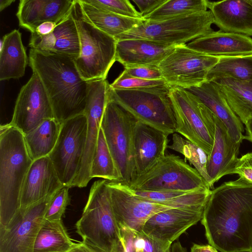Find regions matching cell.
<instances>
[{"label": "cell", "mask_w": 252, "mask_h": 252, "mask_svg": "<svg viewBox=\"0 0 252 252\" xmlns=\"http://www.w3.org/2000/svg\"><path fill=\"white\" fill-rule=\"evenodd\" d=\"M90 177L92 179L97 177L110 181H121L120 174L101 128L92 162Z\"/></svg>", "instance_id": "cell-32"}, {"label": "cell", "mask_w": 252, "mask_h": 252, "mask_svg": "<svg viewBox=\"0 0 252 252\" xmlns=\"http://www.w3.org/2000/svg\"><path fill=\"white\" fill-rule=\"evenodd\" d=\"M126 74L139 78L155 80L163 79L162 73L157 66L141 65L125 67Z\"/></svg>", "instance_id": "cell-41"}, {"label": "cell", "mask_w": 252, "mask_h": 252, "mask_svg": "<svg viewBox=\"0 0 252 252\" xmlns=\"http://www.w3.org/2000/svg\"><path fill=\"white\" fill-rule=\"evenodd\" d=\"M85 17L95 27L115 38L140 25L144 19L113 14L96 7L85 0H79Z\"/></svg>", "instance_id": "cell-26"}, {"label": "cell", "mask_w": 252, "mask_h": 252, "mask_svg": "<svg viewBox=\"0 0 252 252\" xmlns=\"http://www.w3.org/2000/svg\"><path fill=\"white\" fill-rule=\"evenodd\" d=\"M29 61L41 81L58 122L85 114L88 81L81 77L73 59L31 48Z\"/></svg>", "instance_id": "cell-2"}, {"label": "cell", "mask_w": 252, "mask_h": 252, "mask_svg": "<svg viewBox=\"0 0 252 252\" xmlns=\"http://www.w3.org/2000/svg\"><path fill=\"white\" fill-rule=\"evenodd\" d=\"M248 0L251 4V5H252V0Z\"/></svg>", "instance_id": "cell-53"}, {"label": "cell", "mask_w": 252, "mask_h": 252, "mask_svg": "<svg viewBox=\"0 0 252 252\" xmlns=\"http://www.w3.org/2000/svg\"><path fill=\"white\" fill-rule=\"evenodd\" d=\"M186 90L195 95L209 108L225 126L232 139L241 144L244 139L243 123L230 108L216 82L206 81Z\"/></svg>", "instance_id": "cell-24"}, {"label": "cell", "mask_w": 252, "mask_h": 252, "mask_svg": "<svg viewBox=\"0 0 252 252\" xmlns=\"http://www.w3.org/2000/svg\"><path fill=\"white\" fill-rule=\"evenodd\" d=\"M57 24L52 22H45L39 25L36 29L35 32L40 35H47L53 32Z\"/></svg>", "instance_id": "cell-45"}, {"label": "cell", "mask_w": 252, "mask_h": 252, "mask_svg": "<svg viewBox=\"0 0 252 252\" xmlns=\"http://www.w3.org/2000/svg\"><path fill=\"white\" fill-rule=\"evenodd\" d=\"M126 185L132 189L145 191L190 192L210 189L195 168L174 154H165L149 170Z\"/></svg>", "instance_id": "cell-11"}, {"label": "cell", "mask_w": 252, "mask_h": 252, "mask_svg": "<svg viewBox=\"0 0 252 252\" xmlns=\"http://www.w3.org/2000/svg\"><path fill=\"white\" fill-rule=\"evenodd\" d=\"M207 0H167L143 19L158 21L180 15L207 11Z\"/></svg>", "instance_id": "cell-33"}, {"label": "cell", "mask_w": 252, "mask_h": 252, "mask_svg": "<svg viewBox=\"0 0 252 252\" xmlns=\"http://www.w3.org/2000/svg\"><path fill=\"white\" fill-rule=\"evenodd\" d=\"M65 252H87L82 241L76 243L70 249Z\"/></svg>", "instance_id": "cell-50"}, {"label": "cell", "mask_w": 252, "mask_h": 252, "mask_svg": "<svg viewBox=\"0 0 252 252\" xmlns=\"http://www.w3.org/2000/svg\"><path fill=\"white\" fill-rule=\"evenodd\" d=\"M82 242L87 252H108L88 240H83Z\"/></svg>", "instance_id": "cell-47"}, {"label": "cell", "mask_w": 252, "mask_h": 252, "mask_svg": "<svg viewBox=\"0 0 252 252\" xmlns=\"http://www.w3.org/2000/svg\"><path fill=\"white\" fill-rule=\"evenodd\" d=\"M46 0H21L16 14L19 26L29 30L32 33L35 32L40 24L43 8Z\"/></svg>", "instance_id": "cell-35"}, {"label": "cell", "mask_w": 252, "mask_h": 252, "mask_svg": "<svg viewBox=\"0 0 252 252\" xmlns=\"http://www.w3.org/2000/svg\"><path fill=\"white\" fill-rule=\"evenodd\" d=\"M190 252H218V251L209 244L202 245L194 244L191 248Z\"/></svg>", "instance_id": "cell-46"}, {"label": "cell", "mask_w": 252, "mask_h": 252, "mask_svg": "<svg viewBox=\"0 0 252 252\" xmlns=\"http://www.w3.org/2000/svg\"><path fill=\"white\" fill-rule=\"evenodd\" d=\"M246 135L244 139H246L252 143V118L249 120L245 124Z\"/></svg>", "instance_id": "cell-48"}, {"label": "cell", "mask_w": 252, "mask_h": 252, "mask_svg": "<svg viewBox=\"0 0 252 252\" xmlns=\"http://www.w3.org/2000/svg\"><path fill=\"white\" fill-rule=\"evenodd\" d=\"M61 125L55 118L48 119L24 134L28 152L33 160L49 156L57 141Z\"/></svg>", "instance_id": "cell-27"}, {"label": "cell", "mask_w": 252, "mask_h": 252, "mask_svg": "<svg viewBox=\"0 0 252 252\" xmlns=\"http://www.w3.org/2000/svg\"><path fill=\"white\" fill-rule=\"evenodd\" d=\"M171 252H187V250L184 248L180 242L176 241L171 246Z\"/></svg>", "instance_id": "cell-49"}, {"label": "cell", "mask_w": 252, "mask_h": 252, "mask_svg": "<svg viewBox=\"0 0 252 252\" xmlns=\"http://www.w3.org/2000/svg\"><path fill=\"white\" fill-rule=\"evenodd\" d=\"M215 121L214 144L206 167L210 189L222 177L230 175L241 145L232 139L225 126L216 115Z\"/></svg>", "instance_id": "cell-20"}, {"label": "cell", "mask_w": 252, "mask_h": 252, "mask_svg": "<svg viewBox=\"0 0 252 252\" xmlns=\"http://www.w3.org/2000/svg\"><path fill=\"white\" fill-rule=\"evenodd\" d=\"M216 82L233 111L244 124L252 118V91L242 81L232 79Z\"/></svg>", "instance_id": "cell-29"}, {"label": "cell", "mask_w": 252, "mask_h": 252, "mask_svg": "<svg viewBox=\"0 0 252 252\" xmlns=\"http://www.w3.org/2000/svg\"><path fill=\"white\" fill-rule=\"evenodd\" d=\"M107 185L118 224L139 232L142 231L146 222L158 212L174 208L205 205L211 191L203 189L190 192L178 200L161 203L133 195L116 181L107 180Z\"/></svg>", "instance_id": "cell-7"}, {"label": "cell", "mask_w": 252, "mask_h": 252, "mask_svg": "<svg viewBox=\"0 0 252 252\" xmlns=\"http://www.w3.org/2000/svg\"><path fill=\"white\" fill-rule=\"evenodd\" d=\"M74 1L75 0H46L40 24L45 22L57 24L71 12Z\"/></svg>", "instance_id": "cell-37"}, {"label": "cell", "mask_w": 252, "mask_h": 252, "mask_svg": "<svg viewBox=\"0 0 252 252\" xmlns=\"http://www.w3.org/2000/svg\"><path fill=\"white\" fill-rule=\"evenodd\" d=\"M53 118L55 117L49 97L40 78L32 72L18 94L9 124L25 134L44 120Z\"/></svg>", "instance_id": "cell-16"}, {"label": "cell", "mask_w": 252, "mask_h": 252, "mask_svg": "<svg viewBox=\"0 0 252 252\" xmlns=\"http://www.w3.org/2000/svg\"><path fill=\"white\" fill-rule=\"evenodd\" d=\"M28 59L21 33L18 30L4 35L0 41V80L23 76L29 63Z\"/></svg>", "instance_id": "cell-25"}, {"label": "cell", "mask_w": 252, "mask_h": 252, "mask_svg": "<svg viewBox=\"0 0 252 252\" xmlns=\"http://www.w3.org/2000/svg\"><path fill=\"white\" fill-rule=\"evenodd\" d=\"M214 17L210 10L158 21L144 20L116 39H145L173 46L186 44L214 32Z\"/></svg>", "instance_id": "cell-8"}, {"label": "cell", "mask_w": 252, "mask_h": 252, "mask_svg": "<svg viewBox=\"0 0 252 252\" xmlns=\"http://www.w3.org/2000/svg\"><path fill=\"white\" fill-rule=\"evenodd\" d=\"M207 4L220 31L252 36V5L248 0H208Z\"/></svg>", "instance_id": "cell-23"}, {"label": "cell", "mask_w": 252, "mask_h": 252, "mask_svg": "<svg viewBox=\"0 0 252 252\" xmlns=\"http://www.w3.org/2000/svg\"><path fill=\"white\" fill-rule=\"evenodd\" d=\"M236 174L252 184V152L238 158L230 174Z\"/></svg>", "instance_id": "cell-42"}, {"label": "cell", "mask_w": 252, "mask_h": 252, "mask_svg": "<svg viewBox=\"0 0 252 252\" xmlns=\"http://www.w3.org/2000/svg\"><path fill=\"white\" fill-rule=\"evenodd\" d=\"M54 193L24 210L19 209L7 224L0 228V252H33Z\"/></svg>", "instance_id": "cell-14"}, {"label": "cell", "mask_w": 252, "mask_h": 252, "mask_svg": "<svg viewBox=\"0 0 252 252\" xmlns=\"http://www.w3.org/2000/svg\"><path fill=\"white\" fill-rule=\"evenodd\" d=\"M201 222L209 245L220 252L252 249V184L241 177L211 190Z\"/></svg>", "instance_id": "cell-1"}, {"label": "cell", "mask_w": 252, "mask_h": 252, "mask_svg": "<svg viewBox=\"0 0 252 252\" xmlns=\"http://www.w3.org/2000/svg\"><path fill=\"white\" fill-rule=\"evenodd\" d=\"M167 0H132L140 10L143 18L153 12Z\"/></svg>", "instance_id": "cell-44"}, {"label": "cell", "mask_w": 252, "mask_h": 252, "mask_svg": "<svg viewBox=\"0 0 252 252\" xmlns=\"http://www.w3.org/2000/svg\"><path fill=\"white\" fill-rule=\"evenodd\" d=\"M136 121L108 96L101 128L120 174V182L127 185L137 176L133 146V128Z\"/></svg>", "instance_id": "cell-10"}, {"label": "cell", "mask_w": 252, "mask_h": 252, "mask_svg": "<svg viewBox=\"0 0 252 252\" xmlns=\"http://www.w3.org/2000/svg\"><path fill=\"white\" fill-rule=\"evenodd\" d=\"M219 58L218 63L209 71L206 81L224 79L244 82L252 81V55Z\"/></svg>", "instance_id": "cell-30"}, {"label": "cell", "mask_w": 252, "mask_h": 252, "mask_svg": "<svg viewBox=\"0 0 252 252\" xmlns=\"http://www.w3.org/2000/svg\"><path fill=\"white\" fill-rule=\"evenodd\" d=\"M247 84V86L248 87V88L251 90L252 91V81L251 82H247L246 83Z\"/></svg>", "instance_id": "cell-52"}, {"label": "cell", "mask_w": 252, "mask_h": 252, "mask_svg": "<svg viewBox=\"0 0 252 252\" xmlns=\"http://www.w3.org/2000/svg\"><path fill=\"white\" fill-rule=\"evenodd\" d=\"M49 156L33 160L21 191L20 210H24L63 187Z\"/></svg>", "instance_id": "cell-18"}, {"label": "cell", "mask_w": 252, "mask_h": 252, "mask_svg": "<svg viewBox=\"0 0 252 252\" xmlns=\"http://www.w3.org/2000/svg\"><path fill=\"white\" fill-rule=\"evenodd\" d=\"M91 5L109 12L124 17L143 19L140 12L127 0H85Z\"/></svg>", "instance_id": "cell-36"}, {"label": "cell", "mask_w": 252, "mask_h": 252, "mask_svg": "<svg viewBox=\"0 0 252 252\" xmlns=\"http://www.w3.org/2000/svg\"><path fill=\"white\" fill-rule=\"evenodd\" d=\"M75 227L82 240H88L108 252H124L106 180H97L93 183Z\"/></svg>", "instance_id": "cell-4"}, {"label": "cell", "mask_w": 252, "mask_h": 252, "mask_svg": "<svg viewBox=\"0 0 252 252\" xmlns=\"http://www.w3.org/2000/svg\"><path fill=\"white\" fill-rule=\"evenodd\" d=\"M168 136L159 129L136 121L133 146L137 176L149 170L164 157L168 146Z\"/></svg>", "instance_id": "cell-19"}, {"label": "cell", "mask_w": 252, "mask_h": 252, "mask_svg": "<svg viewBox=\"0 0 252 252\" xmlns=\"http://www.w3.org/2000/svg\"><path fill=\"white\" fill-rule=\"evenodd\" d=\"M14 1L15 0H0V11H2Z\"/></svg>", "instance_id": "cell-51"}, {"label": "cell", "mask_w": 252, "mask_h": 252, "mask_svg": "<svg viewBox=\"0 0 252 252\" xmlns=\"http://www.w3.org/2000/svg\"><path fill=\"white\" fill-rule=\"evenodd\" d=\"M172 141L167 148L182 154L185 160L194 166L210 188L206 169L208 155L199 147L176 132L173 134Z\"/></svg>", "instance_id": "cell-34"}, {"label": "cell", "mask_w": 252, "mask_h": 252, "mask_svg": "<svg viewBox=\"0 0 252 252\" xmlns=\"http://www.w3.org/2000/svg\"><path fill=\"white\" fill-rule=\"evenodd\" d=\"M118 225L124 248V252H143L142 250L138 248L135 244L133 230L121 224H118Z\"/></svg>", "instance_id": "cell-43"}, {"label": "cell", "mask_w": 252, "mask_h": 252, "mask_svg": "<svg viewBox=\"0 0 252 252\" xmlns=\"http://www.w3.org/2000/svg\"><path fill=\"white\" fill-rule=\"evenodd\" d=\"M176 132L201 148L208 156L214 141L215 115L187 90L171 87Z\"/></svg>", "instance_id": "cell-9"}, {"label": "cell", "mask_w": 252, "mask_h": 252, "mask_svg": "<svg viewBox=\"0 0 252 252\" xmlns=\"http://www.w3.org/2000/svg\"><path fill=\"white\" fill-rule=\"evenodd\" d=\"M0 228L5 227L20 208L21 191L33 161L24 134L7 124L0 130Z\"/></svg>", "instance_id": "cell-3"}, {"label": "cell", "mask_w": 252, "mask_h": 252, "mask_svg": "<svg viewBox=\"0 0 252 252\" xmlns=\"http://www.w3.org/2000/svg\"><path fill=\"white\" fill-rule=\"evenodd\" d=\"M116 40L115 60L125 67L141 65L158 66L176 47L145 39Z\"/></svg>", "instance_id": "cell-21"}, {"label": "cell", "mask_w": 252, "mask_h": 252, "mask_svg": "<svg viewBox=\"0 0 252 252\" xmlns=\"http://www.w3.org/2000/svg\"><path fill=\"white\" fill-rule=\"evenodd\" d=\"M85 114L64 122L56 144L49 155L58 178L64 186L73 187L80 171L86 141Z\"/></svg>", "instance_id": "cell-12"}, {"label": "cell", "mask_w": 252, "mask_h": 252, "mask_svg": "<svg viewBox=\"0 0 252 252\" xmlns=\"http://www.w3.org/2000/svg\"><path fill=\"white\" fill-rule=\"evenodd\" d=\"M71 13L79 36L80 53L74 62L81 77L87 81L106 79L116 62V39L85 17L79 0H75Z\"/></svg>", "instance_id": "cell-6"}, {"label": "cell", "mask_w": 252, "mask_h": 252, "mask_svg": "<svg viewBox=\"0 0 252 252\" xmlns=\"http://www.w3.org/2000/svg\"><path fill=\"white\" fill-rule=\"evenodd\" d=\"M109 87L110 84L106 79L88 81L84 114L87 119L86 141L80 171L73 187L85 188L92 179L90 177L91 167L107 101Z\"/></svg>", "instance_id": "cell-15"}, {"label": "cell", "mask_w": 252, "mask_h": 252, "mask_svg": "<svg viewBox=\"0 0 252 252\" xmlns=\"http://www.w3.org/2000/svg\"><path fill=\"white\" fill-rule=\"evenodd\" d=\"M169 85L130 90H113L108 98L136 121L169 135L176 132V123Z\"/></svg>", "instance_id": "cell-5"}, {"label": "cell", "mask_w": 252, "mask_h": 252, "mask_svg": "<svg viewBox=\"0 0 252 252\" xmlns=\"http://www.w3.org/2000/svg\"><path fill=\"white\" fill-rule=\"evenodd\" d=\"M251 252H252V251H251Z\"/></svg>", "instance_id": "cell-54"}, {"label": "cell", "mask_w": 252, "mask_h": 252, "mask_svg": "<svg viewBox=\"0 0 252 252\" xmlns=\"http://www.w3.org/2000/svg\"><path fill=\"white\" fill-rule=\"evenodd\" d=\"M205 205L174 208L158 212L145 223L142 232L168 246L201 220Z\"/></svg>", "instance_id": "cell-17"}, {"label": "cell", "mask_w": 252, "mask_h": 252, "mask_svg": "<svg viewBox=\"0 0 252 252\" xmlns=\"http://www.w3.org/2000/svg\"><path fill=\"white\" fill-rule=\"evenodd\" d=\"M219 57L202 54L187 46H176L159 64L163 79L171 87L188 89L206 81Z\"/></svg>", "instance_id": "cell-13"}, {"label": "cell", "mask_w": 252, "mask_h": 252, "mask_svg": "<svg viewBox=\"0 0 252 252\" xmlns=\"http://www.w3.org/2000/svg\"><path fill=\"white\" fill-rule=\"evenodd\" d=\"M187 45L198 52L215 57L252 55V38L251 37L221 31L206 34Z\"/></svg>", "instance_id": "cell-22"}, {"label": "cell", "mask_w": 252, "mask_h": 252, "mask_svg": "<svg viewBox=\"0 0 252 252\" xmlns=\"http://www.w3.org/2000/svg\"><path fill=\"white\" fill-rule=\"evenodd\" d=\"M135 245L143 252H171V246L165 245L144 234L133 230Z\"/></svg>", "instance_id": "cell-40"}, {"label": "cell", "mask_w": 252, "mask_h": 252, "mask_svg": "<svg viewBox=\"0 0 252 252\" xmlns=\"http://www.w3.org/2000/svg\"><path fill=\"white\" fill-rule=\"evenodd\" d=\"M69 188L63 186L54 193L47 209L45 219L50 221L62 220L67 206L70 204Z\"/></svg>", "instance_id": "cell-38"}, {"label": "cell", "mask_w": 252, "mask_h": 252, "mask_svg": "<svg viewBox=\"0 0 252 252\" xmlns=\"http://www.w3.org/2000/svg\"><path fill=\"white\" fill-rule=\"evenodd\" d=\"M51 35L54 47L51 52L67 56L74 60L78 58L80 53L79 36L71 12L57 24Z\"/></svg>", "instance_id": "cell-31"}, {"label": "cell", "mask_w": 252, "mask_h": 252, "mask_svg": "<svg viewBox=\"0 0 252 252\" xmlns=\"http://www.w3.org/2000/svg\"><path fill=\"white\" fill-rule=\"evenodd\" d=\"M167 84L164 79L155 80H145L130 76L123 71L114 81L110 84V87L113 90H130Z\"/></svg>", "instance_id": "cell-39"}, {"label": "cell", "mask_w": 252, "mask_h": 252, "mask_svg": "<svg viewBox=\"0 0 252 252\" xmlns=\"http://www.w3.org/2000/svg\"><path fill=\"white\" fill-rule=\"evenodd\" d=\"M76 243L69 237L62 220L45 219L36 238L33 252H65Z\"/></svg>", "instance_id": "cell-28"}]
</instances>
